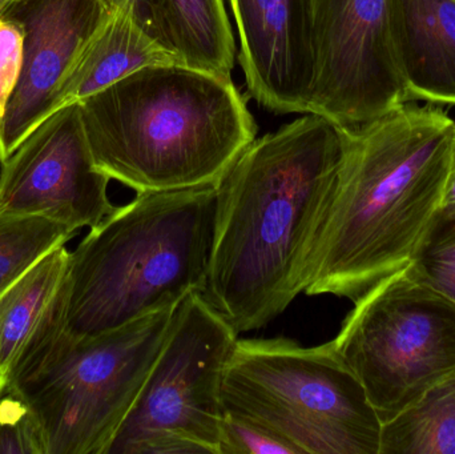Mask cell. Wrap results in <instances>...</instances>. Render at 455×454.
I'll return each instance as SVG.
<instances>
[{
  "mask_svg": "<svg viewBox=\"0 0 455 454\" xmlns=\"http://www.w3.org/2000/svg\"><path fill=\"white\" fill-rule=\"evenodd\" d=\"M441 208H455V140L453 147V160H451V175H449L448 186L443 195Z\"/></svg>",
  "mask_w": 455,
  "mask_h": 454,
  "instance_id": "cell-24",
  "label": "cell"
},
{
  "mask_svg": "<svg viewBox=\"0 0 455 454\" xmlns=\"http://www.w3.org/2000/svg\"><path fill=\"white\" fill-rule=\"evenodd\" d=\"M224 410L301 454H379L382 423L333 341L238 339L223 384Z\"/></svg>",
  "mask_w": 455,
  "mask_h": 454,
  "instance_id": "cell-6",
  "label": "cell"
},
{
  "mask_svg": "<svg viewBox=\"0 0 455 454\" xmlns=\"http://www.w3.org/2000/svg\"><path fill=\"white\" fill-rule=\"evenodd\" d=\"M159 64H183V61L144 29L133 0H119L109 18L69 67L52 96L47 119L132 72Z\"/></svg>",
  "mask_w": 455,
  "mask_h": 454,
  "instance_id": "cell-14",
  "label": "cell"
},
{
  "mask_svg": "<svg viewBox=\"0 0 455 454\" xmlns=\"http://www.w3.org/2000/svg\"><path fill=\"white\" fill-rule=\"evenodd\" d=\"M68 264L66 244L59 245L0 296V370L5 381L24 352L66 316Z\"/></svg>",
  "mask_w": 455,
  "mask_h": 454,
  "instance_id": "cell-15",
  "label": "cell"
},
{
  "mask_svg": "<svg viewBox=\"0 0 455 454\" xmlns=\"http://www.w3.org/2000/svg\"><path fill=\"white\" fill-rule=\"evenodd\" d=\"M409 98L455 104V0H387Z\"/></svg>",
  "mask_w": 455,
  "mask_h": 454,
  "instance_id": "cell-13",
  "label": "cell"
},
{
  "mask_svg": "<svg viewBox=\"0 0 455 454\" xmlns=\"http://www.w3.org/2000/svg\"><path fill=\"white\" fill-rule=\"evenodd\" d=\"M0 454H45L34 412L23 397L7 386L0 394Z\"/></svg>",
  "mask_w": 455,
  "mask_h": 454,
  "instance_id": "cell-20",
  "label": "cell"
},
{
  "mask_svg": "<svg viewBox=\"0 0 455 454\" xmlns=\"http://www.w3.org/2000/svg\"><path fill=\"white\" fill-rule=\"evenodd\" d=\"M3 117H4V115H3V112L0 111V127H2Z\"/></svg>",
  "mask_w": 455,
  "mask_h": 454,
  "instance_id": "cell-27",
  "label": "cell"
},
{
  "mask_svg": "<svg viewBox=\"0 0 455 454\" xmlns=\"http://www.w3.org/2000/svg\"><path fill=\"white\" fill-rule=\"evenodd\" d=\"M74 232L40 215L0 212V296Z\"/></svg>",
  "mask_w": 455,
  "mask_h": 454,
  "instance_id": "cell-18",
  "label": "cell"
},
{
  "mask_svg": "<svg viewBox=\"0 0 455 454\" xmlns=\"http://www.w3.org/2000/svg\"><path fill=\"white\" fill-rule=\"evenodd\" d=\"M249 95L273 114H307L315 80L313 0H229Z\"/></svg>",
  "mask_w": 455,
  "mask_h": 454,
  "instance_id": "cell-12",
  "label": "cell"
},
{
  "mask_svg": "<svg viewBox=\"0 0 455 454\" xmlns=\"http://www.w3.org/2000/svg\"><path fill=\"white\" fill-rule=\"evenodd\" d=\"M347 130L305 114L254 139L218 183L202 293L237 333L264 328L304 292L305 261L344 157Z\"/></svg>",
  "mask_w": 455,
  "mask_h": 454,
  "instance_id": "cell-1",
  "label": "cell"
},
{
  "mask_svg": "<svg viewBox=\"0 0 455 454\" xmlns=\"http://www.w3.org/2000/svg\"><path fill=\"white\" fill-rule=\"evenodd\" d=\"M331 341L385 424L455 372V301L405 267L355 301Z\"/></svg>",
  "mask_w": 455,
  "mask_h": 454,
  "instance_id": "cell-7",
  "label": "cell"
},
{
  "mask_svg": "<svg viewBox=\"0 0 455 454\" xmlns=\"http://www.w3.org/2000/svg\"><path fill=\"white\" fill-rule=\"evenodd\" d=\"M23 58V27L12 16L0 19V111L3 115L20 79Z\"/></svg>",
  "mask_w": 455,
  "mask_h": 454,
  "instance_id": "cell-22",
  "label": "cell"
},
{
  "mask_svg": "<svg viewBox=\"0 0 455 454\" xmlns=\"http://www.w3.org/2000/svg\"><path fill=\"white\" fill-rule=\"evenodd\" d=\"M24 2L27 0H0V19L10 16Z\"/></svg>",
  "mask_w": 455,
  "mask_h": 454,
  "instance_id": "cell-25",
  "label": "cell"
},
{
  "mask_svg": "<svg viewBox=\"0 0 455 454\" xmlns=\"http://www.w3.org/2000/svg\"><path fill=\"white\" fill-rule=\"evenodd\" d=\"M165 36L186 66L230 76L235 37L224 0H162Z\"/></svg>",
  "mask_w": 455,
  "mask_h": 454,
  "instance_id": "cell-16",
  "label": "cell"
},
{
  "mask_svg": "<svg viewBox=\"0 0 455 454\" xmlns=\"http://www.w3.org/2000/svg\"><path fill=\"white\" fill-rule=\"evenodd\" d=\"M119 2V0H115ZM136 12L141 26L157 42L164 47L170 48L167 36H165L164 21H163L162 0H133ZM172 51V50H171Z\"/></svg>",
  "mask_w": 455,
  "mask_h": 454,
  "instance_id": "cell-23",
  "label": "cell"
},
{
  "mask_svg": "<svg viewBox=\"0 0 455 454\" xmlns=\"http://www.w3.org/2000/svg\"><path fill=\"white\" fill-rule=\"evenodd\" d=\"M218 210V183L138 192L91 228L69 252V335H103L204 292Z\"/></svg>",
  "mask_w": 455,
  "mask_h": 454,
  "instance_id": "cell-4",
  "label": "cell"
},
{
  "mask_svg": "<svg viewBox=\"0 0 455 454\" xmlns=\"http://www.w3.org/2000/svg\"><path fill=\"white\" fill-rule=\"evenodd\" d=\"M5 384H7V381H5L4 376H3L2 370H0V394L4 389Z\"/></svg>",
  "mask_w": 455,
  "mask_h": 454,
  "instance_id": "cell-26",
  "label": "cell"
},
{
  "mask_svg": "<svg viewBox=\"0 0 455 454\" xmlns=\"http://www.w3.org/2000/svg\"><path fill=\"white\" fill-rule=\"evenodd\" d=\"M345 130L344 157L302 284L307 295L355 303L416 255L443 205L455 120L443 109L405 103Z\"/></svg>",
  "mask_w": 455,
  "mask_h": 454,
  "instance_id": "cell-2",
  "label": "cell"
},
{
  "mask_svg": "<svg viewBox=\"0 0 455 454\" xmlns=\"http://www.w3.org/2000/svg\"><path fill=\"white\" fill-rule=\"evenodd\" d=\"M0 165V212L45 216L76 235L116 210L111 179L93 164L79 103L48 117Z\"/></svg>",
  "mask_w": 455,
  "mask_h": 454,
  "instance_id": "cell-10",
  "label": "cell"
},
{
  "mask_svg": "<svg viewBox=\"0 0 455 454\" xmlns=\"http://www.w3.org/2000/svg\"><path fill=\"white\" fill-rule=\"evenodd\" d=\"M238 333L192 292L106 454H219L223 384Z\"/></svg>",
  "mask_w": 455,
  "mask_h": 454,
  "instance_id": "cell-8",
  "label": "cell"
},
{
  "mask_svg": "<svg viewBox=\"0 0 455 454\" xmlns=\"http://www.w3.org/2000/svg\"><path fill=\"white\" fill-rule=\"evenodd\" d=\"M79 108L93 164L136 194L219 183L257 135L232 77L186 64L144 67Z\"/></svg>",
  "mask_w": 455,
  "mask_h": 454,
  "instance_id": "cell-3",
  "label": "cell"
},
{
  "mask_svg": "<svg viewBox=\"0 0 455 454\" xmlns=\"http://www.w3.org/2000/svg\"><path fill=\"white\" fill-rule=\"evenodd\" d=\"M379 454H455V372L382 424Z\"/></svg>",
  "mask_w": 455,
  "mask_h": 454,
  "instance_id": "cell-17",
  "label": "cell"
},
{
  "mask_svg": "<svg viewBox=\"0 0 455 454\" xmlns=\"http://www.w3.org/2000/svg\"><path fill=\"white\" fill-rule=\"evenodd\" d=\"M315 80L307 114L357 128L411 100L387 0H313Z\"/></svg>",
  "mask_w": 455,
  "mask_h": 454,
  "instance_id": "cell-9",
  "label": "cell"
},
{
  "mask_svg": "<svg viewBox=\"0 0 455 454\" xmlns=\"http://www.w3.org/2000/svg\"><path fill=\"white\" fill-rule=\"evenodd\" d=\"M115 0H27L10 16L23 27L20 79L0 127V162L47 119L75 59L109 18Z\"/></svg>",
  "mask_w": 455,
  "mask_h": 454,
  "instance_id": "cell-11",
  "label": "cell"
},
{
  "mask_svg": "<svg viewBox=\"0 0 455 454\" xmlns=\"http://www.w3.org/2000/svg\"><path fill=\"white\" fill-rule=\"evenodd\" d=\"M219 454H301L272 432L237 416L224 413Z\"/></svg>",
  "mask_w": 455,
  "mask_h": 454,
  "instance_id": "cell-21",
  "label": "cell"
},
{
  "mask_svg": "<svg viewBox=\"0 0 455 454\" xmlns=\"http://www.w3.org/2000/svg\"><path fill=\"white\" fill-rule=\"evenodd\" d=\"M178 307L92 338L56 327L11 370L7 384L29 405L45 454H106L162 351Z\"/></svg>",
  "mask_w": 455,
  "mask_h": 454,
  "instance_id": "cell-5",
  "label": "cell"
},
{
  "mask_svg": "<svg viewBox=\"0 0 455 454\" xmlns=\"http://www.w3.org/2000/svg\"><path fill=\"white\" fill-rule=\"evenodd\" d=\"M408 268L455 301V208H440Z\"/></svg>",
  "mask_w": 455,
  "mask_h": 454,
  "instance_id": "cell-19",
  "label": "cell"
}]
</instances>
